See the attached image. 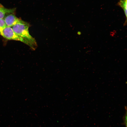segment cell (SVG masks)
<instances>
[{"label":"cell","mask_w":127,"mask_h":127,"mask_svg":"<svg viewBox=\"0 0 127 127\" xmlns=\"http://www.w3.org/2000/svg\"><path fill=\"white\" fill-rule=\"evenodd\" d=\"M30 26L29 23L22 20L12 28L16 33L28 43V46L35 50L37 47V44L35 39L29 34L28 28Z\"/></svg>","instance_id":"6da1fadb"},{"label":"cell","mask_w":127,"mask_h":127,"mask_svg":"<svg viewBox=\"0 0 127 127\" xmlns=\"http://www.w3.org/2000/svg\"><path fill=\"white\" fill-rule=\"evenodd\" d=\"M0 34L7 39L19 41L28 46V43L16 33L11 27H6L2 30Z\"/></svg>","instance_id":"7a4b0ae2"},{"label":"cell","mask_w":127,"mask_h":127,"mask_svg":"<svg viewBox=\"0 0 127 127\" xmlns=\"http://www.w3.org/2000/svg\"><path fill=\"white\" fill-rule=\"evenodd\" d=\"M4 20L7 26L9 27H13L22 20L12 14L6 16Z\"/></svg>","instance_id":"3957f363"},{"label":"cell","mask_w":127,"mask_h":127,"mask_svg":"<svg viewBox=\"0 0 127 127\" xmlns=\"http://www.w3.org/2000/svg\"><path fill=\"white\" fill-rule=\"evenodd\" d=\"M16 10V8L8 9L0 4V19H3L8 14L14 13Z\"/></svg>","instance_id":"277c9868"},{"label":"cell","mask_w":127,"mask_h":127,"mask_svg":"<svg viewBox=\"0 0 127 127\" xmlns=\"http://www.w3.org/2000/svg\"><path fill=\"white\" fill-rule=\"evenodd\" d=\"M118 4L123 9L126 18L127 17V0H120Z\"/></svg>","instance_id":"5b68a950"},{"label":"cell","mask_w":127,"mask_h":127,"mask_svg":"<svg viewBox=\"0 0 127 127\" xmlns=\"http://www.w3.org/2000/svg\"><path fill=\"white\" fill-rule=\"evenodd\" d=\"M7 27L4 20L3 19H0V33Z\"/></svg>","instance_id":"8992f818"},{"label":"cell","mask_w":127,"mask_h":127,"mask_svg":"<svg viewBox=\"0 0 127 127\" xmlns=\"http://www.w3.org/2000/svg\"><path fill=\"white\" fill-rule=\"evenodd\" d=\"M126 110V113L123 118V122L122 123L123 125H125L126 127H127V107H125Z\"/></svg>","instance_id":"52a82bcc"}]
</instances>
